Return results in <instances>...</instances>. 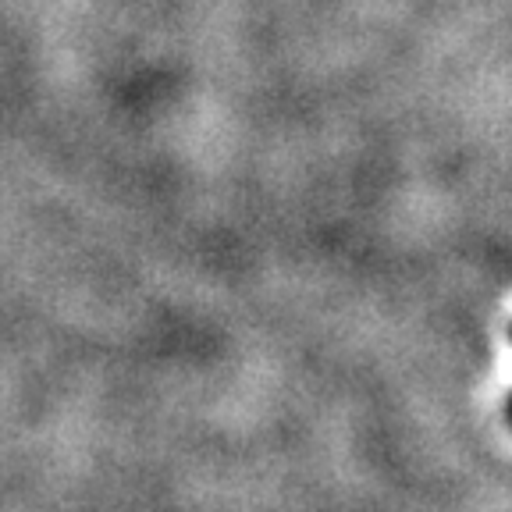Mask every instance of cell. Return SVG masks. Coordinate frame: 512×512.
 I'll return each instance as SVG.
<instances>
[{"label": "cell", "instance_id": "obj_1", "mask_svg": "<svg viewBox=\"0 0 512 512\" xmlns=\"http://www.w3.org/2000/svg\"><path fill=\"white\" fill-rule=\"evenodd\" d=\"M509 424H512V395H509Z\"/></svg>", "mask_w": 512, "mask_h": 512}]
</instances>
